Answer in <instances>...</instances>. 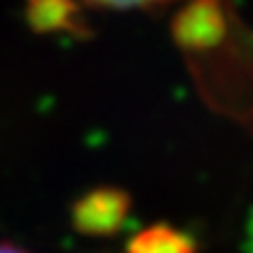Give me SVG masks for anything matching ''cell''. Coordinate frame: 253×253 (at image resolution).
<instances>
[{"instance_id":"1","label":"cell","mask_w":253,"mask_h":253,"mask_svg":"<svg viewBox=\"0 0 253 253\" xmlns=\"http://www.w3.org/2000/svg\"><path fill=\"white\" fill-rule=\"evenodd\" d=\"M131 211V197L120 188H94L71 209L73 227L87 237H113L125 227Z\"/></svg>"},{"instance_id":"2","label":"cell","mask_w":253,"mask_h":253,"mask_svg":"<svg viewBox=\"0 0 253 253\" xmlns=\"http://www.w3.org/2000/svg\"><path fill=\"white\" fill-rule=\"evenodd\" d=\"M173 33L178 45L185 49L202 52L216 47L227 33L225 9L220 7V0H192L176 14Z\"/></svg>"},{"instance_id":"3","label":"cell","mask_w":253,"mask_h":253,"mask_svg":"<svg viewBox=\"0 0 253 253\" xmlns=\"http://www.w3.org/2000/svg\"><path fill=\"white\" fill-rule=\"evenodd\" d=\"M125 253H197L195 239L178 227L167 223H155L136 232Z\"/></svg>"},{"instance_id":"4","label":"cell","mask_w":253,"mask_h":253,"mask_svg":"<svg viewBox=\"0 0 253 253\" xmlns=\"http://www.w3.org/2000/svg\"><path fill=\"white\" fill-rule=\"evenodd\" d=\"M78 7L73 0H28V21L36 31H68L75 28Z\"/></svg>"},{"instance_id":"5","label":"cell","mask_w":253,"mask_h":253,"mask_svg":"<svg viewBox=\"0 0 253 253\" xmlns=\"http://www.w3.org/2000/svg\"><path fill=\"white\" fill-rule=\"evenodd\" d=\"M89 2L115 9H129V7H145V5H153V2H160V0H89Z\"/></svg>"},{"instance_id":"6","label":"cell","mask_w":253,"mask_h":253,"mask_svg":"<svg viewBox=\"0 0 253 253\" xmlns=\"http://www.w3.org/2000/svg\"><path fill=\"white\" fill-rule=\"evenodd\" d=\"M0 253H28L24 249H19V246L9 244V242H0Z\"/></svg>"}]
</instances>
